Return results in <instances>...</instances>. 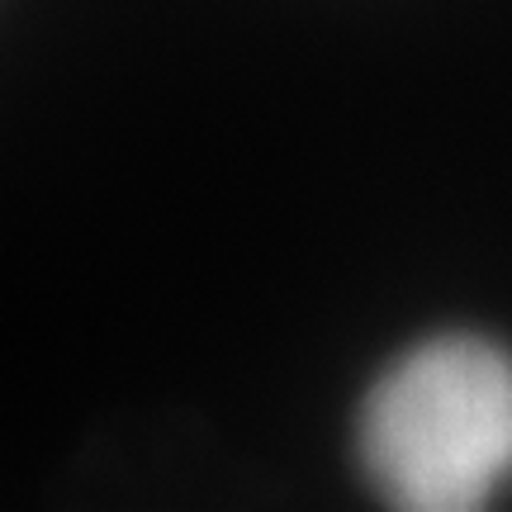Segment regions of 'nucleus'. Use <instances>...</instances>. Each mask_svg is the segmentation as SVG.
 <instances>
[{"label":"nucleus","instance_id":"f257e3e1","mask_svg":"<svg viewBox=\"0 0 512 512\" xmlns=\"http://www.w3.org/2000/svg\"><path fill=\"white\" fill-rule=\"evenodd\" d=\"M361 465L394 508L470 512L512 479V351L446 332L370 384Z\"/></svg>","mask_w":512,"mask_h":512}]
</instances>
